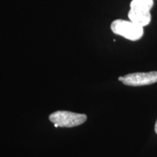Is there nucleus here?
Listing matches in <instances>:
<instances>
[{"label": "nucleus", "instance_id": "nucleus-5", "mask_svg": "<svg viewBox=\"0 0 157 157\" xmlns=\"http://www.w3.org/2000/svg\"><path fill=\"white\" fill-rule=\"evenodd\" d=\"M154 4V0H132L129 3V9L151 12Z\"/></svg>", "mask_w": 157, "mask_h": 157}, {"label": "nucleus", "instance_id": "nucleus-2", "mask_svg": "<svg viewBox=\"0 0 157 157\" xmlns=\"http://www.w3.org/2000/svg\"><path fill=\"white\" fill-rule=\"evenodd\" d=\"M49 119L51 122L55 124V127L71 128L82 125L87 121V117L84 113L57 111L49 116Z\"/></svg>", "mask_w": 157, "mask_h": 157}, {"label": "nucleus", "instance_id": "nucleus-3", "mask_svg": "<svg viewBox=\"0 0 157 157\" xmlns=\"http://www.w3.org/2000/svg\"><path fill=\"white\" fill-rule=\"evenodd\" d=\"M119 80L125 85L132 87L149 85L157 82V71L129 74L119 77Z\"/></svg>", "mask_w": 157, "mask_h": 157}, {"label": "nucleus", "instance_id": "nucleus-1", "mask_svg": "<svg viewBox=\"0 0 157 157\" xmlns=\"http://www.w3.org/2000/svg\"><path fill=\"white\" fill-rule=\"evenodd\" d=\"M111 30L113 34L133 42L140 39L144 34L143 27L135 24L129 20H115L111 23Z\"/></svg>", "mask_w": 157, "mask_h": 157}, {"label": "nucleus", "instance_id": "nucleus-6", "mask_svg": "<svg viewBox=\"0 0 157 157\" xmlns=\"http://www.w3.org/2000/svg\"><path fill=\"white\" fill-rule=\"evenodd\" d=\"M155 132L157 134V120L156 121V124H155Z\"/></svg>", "mask_w": 157, "mask_h": 157}, {"label": "nucleus", "instance_id": "nucleus-4", "mask_svg": "<svg viewBox=\"0 0 157 157\" xmlns=\"http://www.w3.org/2000/svg\"><path fill=\"white\" fill-rule=\"evenodd\" d=\"M129 21L144 28L151 22V12H145L129 9L127 14Z\"/></svg>", "mask_w": 157, "mask_h": 157}]
</instances>
